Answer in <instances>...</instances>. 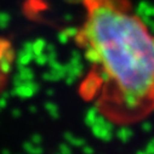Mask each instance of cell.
Segmentation results:
<instances>
[{"mask_svg": "<svg viewBox=\"0 0 154 154\" xmlns=\"http://www.w3.org/2000/svg\"><path fill=\"white\" fill-rule=\"evenodd\" d=\"M17 51L8 36L0 34V97L8 90L16 67Z\"/></svg>", "mask_w": 154, "mask_h": 154, "instance_id": "2", "label": "cell"}, {"mask_svg": "<svg viewBox=\"0 0 154 154\" xmlns=\"http://www.w3.org/2000/svg\"><path fill=\"white\" fill-rule=\"evenodd\" d=\"M74 43L86 70L80 97L115 126L154 114V33L131 0H82Z\"/></svg>", "mask_w": 154, "mask_h": 154, "instance_id": "1", "label": "cell"}]
</instances>
